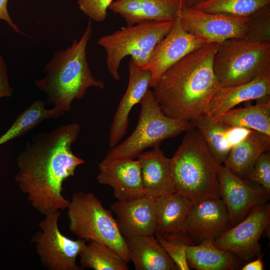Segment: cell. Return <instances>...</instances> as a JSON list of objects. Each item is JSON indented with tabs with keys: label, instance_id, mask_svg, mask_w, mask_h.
<instances>
[{
	"label": "cell",
	"instance_id": "obj_1",
	"mask_svg": "<svg viewBox=\"0 0 270 270\" xmlns=\"http://www.w3.org/2000/svg\"><path fill=\"white\" fill-rule=\"evenodd\" d=\"M80 130L78 124L72 123L38 134L18 157L16 181L32 206L43 214L68 206L70 201L62 194L63 183L84 162L72 150Z\"/></svg>",
	"mask_w": 270,
	"mask_h": 270
},
{
	"label": "cell",
	"instance_id": "obj_2",
	"mask_svg": "<svg viewBox=\"0 0 270 270\" xmlns=\"http://www.w3.org/2000/svg\"><path fill=\"white\" fill-rule=\"evenodd\" d=\"M220 44H205L162 75L152 93L165 115L189 122L206 115L212 98L221 87L213 68L214 57Z\"/></svg>",
	"mask_w": 270,
	"mask_h": 270
},
{
	"label": "cell",
	"instance_id": "obj_3",
	"mask_svg": "<svg viewBox=\"0 0 270 270\" xmlns=\"http://www.w3.org/2000/svg\"><path fill=\"white\" fill-rule=\"evenodd\" d=\"M92 31L90 19L80 40H74L66 50L56 52L44 68L45 76L34 80L36 87L46 94L48 104L68 112L72 101L83 98L88 88H104V82L92 76L86 58Z\"/></svg>",
	"mask_w": 270,
	"mask_h": 270
},
{
	"label": "cell",
	"instance_id": "obj_4",
	"mask_svg": "<svg viewBox=\"0 0 270 270\" xmlns=\"http://www.w3.org/2000/svg\"><path fill=\"white\" fill-rule=\"evenodd\" d=\"M220 165L200 134L192 126L170 158L171 174L176 192L192 204L210 198H221Z\"/></svg>",
	"mask_w": 270,
	"mask_h": 270
},
{
	"label": "cell",
	"instance_id": "obj_5",
	"mask_svg": "<svg viewBox=\"0 0 270 270\" xmlns=\"http://www.w3.org/2000/svg\"><path fill=\"white\" fill-rule=\"evenodd\" d=\"M174 20L148 21L126 26L102 36L97 44L106 52V65L110 76L120 80L118 70L126 56L139 67L148 62L156 46L172 28Z\"/></svg>",
	"mask_w": 270,
	"mask_h": 270
},
{
	"label": "cell",
	"instance_id": "obj_6",
	"mask_svg": "<svg viewBox=\"0 0 270 270\" xmlns=\"http://www.w3.org/2000/svg\"><path fill=\"white\" fill-rule=\"evenodd\" d=\"M138 122L132 134L112 148L103 160L138 158L147 148L160 145L168 138L176 136L193 126L190 122L174 120L165 115L148 90L141 102Z\"/></svg>",
	"mask_w": 270,
	"mask_h": 270
},
{
	"label": "cell",
	"instance_id": "obj_7",
	"mask_svg": "<svg viewBox=\"0 0 270 270\" xmlns=\"http://www.w3.org/2000/svg\"><path fill=\"white\" fill-rule=\"evenodd\" d=\"M67 208L71 232L86 241L104 243L126 262L130 261L125 240L112 210L106 209L94 194L82 192L74 194Z\"/></svg>",
	"mask_w": 270,
	"mask_h": 270
},
{
	"label": "cell",
	"instance_id": "obj_8",
	"mask_svg": "<svg viewBox=\"0 0 270 270\" xmlns=\"http://www.w3.org/2000/svg\"><path fill=\"white\" fill-rule=\"evenodd\" d=\"M213 68L221 87L250 82L270 72V44H260L246 38L220 43L213 60Z\"/></svg>",
	"mask_w": 270,
	"mask_h": 270
},
{
	"label": "cell",
	"instance_id": "obj_9",
	"mask_svg": "<svg viewBox=\"0 0 270 270\" xmlns=\"http://www.w3.org/2000/svg\"><path fill=\"white\" fill-rule=\"evenodd\" d=\"M59 211L46 214L38 225L40 230L32 238L42 264L48 270H82L76 258L86 244L84 240L70 239L60 231Z\"/></svg>",
	"mask_w": 270,
	"mask_h": 270
},
{
	"label": "cell",
	"instance_id": "obj_10",
	"mask_svg": "<svg viewBox=\"0 0 270 270\" xmlns=\"http://www.w3.org/2000/svg\"><path fill=\"white\" fill-rule=\"evenodd\" d=\"M270 223V204L253 208L239 223L222 233L214 242L218 248L231 252L244 262L260 256L259 240Z\"/></svg>",
	"mask_w": 270,
	"mask_h": 270
},
{
	"label": "cell",
	"instance_id": "obj_11",
	"mask_svg": "<svg viewBox=\"0 0 270 270\" xmlns=\"http://www.w3.org/2000/svg\"><path fill=\"white\" fill-rule=\"evenodd\" d=\"M178 18L187 32L208 42L246 38L248 18L208 13L186 6H182Z\"/></svg>",
	"mask_w": 270,
	"mask_h": 270
},
{
	"label": "cell",
	"instance_id": "obj_12",
	"mask_svg": "<svg viewBox=\"0 0 270 270\" xmlns=\"http://www.w3.org/2000/svg\"><path fill=\"white\" fill-rule=\"evenodd\" d=\"M208 42L206 40L187 32L177 17L170 32L156 46L148 62L142 68L151 72L150 88L156 85L170 66Z\"/></svg>",
	"mask_w": 270,
	"mask_h": 270
},
{
	"label": "cell",
	"instance_id": "obj_13",
	"mask_svg": "<svg viewBox=\"0 0 270 270\" xmlns=\"http://www.w3.org/2000/svg\"><path fill=\"white\" fill-rule=\"evenodd\" d=\"M221 198L224 202L232 226L242 221L254 207L266 204L270 198L262 187L252 186L221 165L219 170Z\"/></svg>",
	"mask_w": 270,
	"mask_h": 270
},
{
	"label": "cell",
	"instance_id": "obj_14",
	"mask_svg": "<svg viewBox=\"0 0 270 270\" xmlns=\"http://www.w3.org/2000/svg\"><path fill=\"white\" fill-rule=\"evenodd\" d=\"M232 227L222 198H210L192 204L186 222V230L192 244L206 240L214 241Z\"/></svg>",
	"mask_w": 270,
	"mask_h": 270
},
{
	"label": "cell",
	"instance_id": "obj_15",
	"mask_svg": "<svg viewBox=\"0 0 270 270\" xmlns=\"http://www.w3.org/2000/svg\"><path fill=\"white\" fill-rule=\"evenodd\" d=\"M119 232L124 239L154 234L156 228L155 200L146 195L112 204Z\"/></svg>",
	"mask_w": 270,
	"mask_h": 270
},
{
	"label": "cell",
	"instance_id": "obj_16",
	"mask_svg": "<svg viewBox=\"0 0 270 270\" xmlns=\"http://www.w3.org/2000/svg\"><path fill=\"white\" fill-rule=\"evenodd\" d=\"M99 183L111 186L118 200L132 199L146 195L140 160L124 159L106 161L98 165Z\"/></svg>",
	"mask_w": 270,
	"mask_h": 270
},
{
	"label": "cell",
	"instance_id": "obj_17",
	"mask_svg": "<svg viewBox=\"0 0 270 270\" xmlns=\"http://www.w3.org/2000/svg\"><path fill=\"white\" fill-rule=\"evenodd\" d=\"M128 82L113 118L109 134V146L118 144L126 132L128 116L132 108L140 103L150 88L152 74L150 70L136 65L130 60L128 64Z\"/></svg>",
	"mask_w": 270,
	"mask_h": 270
},
{
	"label": "cell",
	"instance_id": "obj_18",
	"mask_svg": "<svg viewBox=\"0 0 270 270\" xmlns=\"http://www.w3.org/2000/svg\"><path fill=\"white\" fill-rule=\"evenodd\" d=\"M155 200L156 228L154 233L164 238H176L192 245L186 230V222L192 204L174 192Z\"/></svg>",
	"mask_w": 270,
	"mask_h": 270
},
{
	"label": "cell",
	"instance_id": "obj_19",
	"mask_svg": "<svg viewBox=\"0 0 270 270\" xmlns=\"http://www.w3.org/2000/svg\"><path fill=\"white\" fill-rule=\"evenodd\" d=\"M182 6V0H116L108 9L132 26L144 22L174 20Z\"/></svg>",
	"mask_w": 270,
	"mask_h": 270
},
{
	"label": "cell",
	"instance_id": "obj_20",
	"mask_svg": "<svg viewBox=\"0 0 270 270\" xmlns=\"http://www.w3.org/2000/svg\"><path fill=\"white\" fill-rule=\"evenodd\" d=\"M270 96V72L250 82L220 87L212 98L206 115L213 117L246 101L258 100Z\"/></svg>",
	"mask_w": 270,
	"mask_h": 270
},
{
	"label": "cell",
	"instance_id": "obj_21",
	"mask_svg": "<svg viewBox=\"0 0 270 270\" xmlns=\"http://www.w3.org/2000/svg\"><path fill=\"white\" fill-rule=\"evenodd\" d=\"M140 162L146 195L154 199L176 192L170 170V158L166 156L160 145L142 152Z\"/></svg>",
	"mask_w": 270,
	"mask_h": 270
},
{
	"label": "cell",
	"instance_id": "obj_22",
	"mask_svg": "<svg viewBox=\"0 0 270 270\" xmlns=\"http://www.w3.org/2000/svg\"><path fill=\"white\" fill-rule=\"evenodd\" d=\"M270 136L249 130L233 146L223 163L224 166L234 175L245 178L260 156L270 150Z\"/></svg>",
	"mask_w": 270,
	"mask_h": 270
},
{
	"label": "cell",
	"instance_id": "obj_23",
	"mask_svg": "<svg viewBox=\"0 0 270 270\" xmlns=\"http://www.w3.org/2000/svg\"><path fill=\"white\" fill-rule=\"evenodd\" d=\"M203 138L210 150L220 165H222L233 146L248 132L232 127L205 115L190 122Z\"/></svg>",
	"mask_w": 270,
	"mask_h": 270
},
{
	"label": "cell",
	"instance_id": "obj_24",
	"mask_svg": "<svg viewBox=\"0 0 270 270\" xmlns=\"http://www.w3.org/2000/svg\"><path fill=\"white\" fill-rule=\"evenodd\" d=\"M130 260L136 270H174V262L154 234L124 239Z\"/></svg>",
	"mask_w": 270,
	"mask_h": 270
},
{
	"label": "cell",
	"instance_id": "obj_25",
	"mask_svg": "<svg viewBox=\"0 0 270 270\" xmlns=\"http://www.w3.org/2000/svg\"><path fill=\"white\" fill-rule=\"evenodd\" d=\"M185 248L189 267L198 270H234L244 265L234 254L218 248L210 240L186 245Z\"/></svg>",
	"mask_w": 270,
	"mask_h": 270
},
{
	"label": "cell",
	"instance_id": "obj_26",
	"mask_svg": "<svg viewBox=\"0 0 270 270\" xmlns=\"http://www.w3.org/2000/svg\"><path fill=\"white\" fill-rule=\"evenodd\" d=\"M256 100L255 105L233 108L212 118L233 128L252 130L270 136V96Z\"/></svg>",
	"mask_w": 270,
	"mask_h": 270
},
{
	"label": "cell",
	"instance_id": "obj_27",
	"mask_svg": "<svg viewBox=\"0 0 270 270\" xmlns=\"http://www.w3.org/2000/svg\"><path fill=\"white\" fill-rule=\"evenodd\" d=\"M46 102L37 99L22 112L10 127L0 137V146L34 128L40 122L48 119H56L62 116L65 112L52 108H45Z\"/></svg>",
	"mask_w": 270,
	"mask_h": 270
},
{
	"label": "cell",
	"instance_id": "obj_28",
	"mask_svg": "<svg viewBox=\"0 0 270 270\" xmlns=\"http://www.w3.org/2000/svg\"><path fill=\"white\" fill-rule=\"evenodd\" d=\"M85 244L79 255L81 266L96 270H128L126 262L108 245L91 240Z\"/></svg>",
	"mask_w": 270,
	"mask_h": 270
},
{
	"label": "cell",
	"instance_id": "obj_29",
	"mask_svg": "<svg viewBox=\"0 0 270 270\" xmlns=\"http://www.w3.org/2000/svg\"><path fill=\"white\" fill-rule=\"evenodd\" d=\"M270 4V0H206L192 8L206 12L246 18Z\"/></svg>",
	"mask_w": 270,
	"mask_h": 270
},
{
	"label": "cell",
	"instance_id": "obj_30",
	"mask_svg": "<svg viewBox=\"0 0 270 270\" xmlns=\"http://www.w3.org/2000/svg\"><path fill=\"white\" fill-rule=\"evenodd\" d=\"M246 38L260 44H270V4L248 17Z\"/></svg>",
	"mask_w": 270,
	"mask_h": 270
},
{
	"label": "cell",
	"instance_id": "obj_31",
	"mask_svg": "<svg viewBox=\"0 0 270 270\" xmlns=\"http://www.w3.org/2000/svg\"><path fill=\"white\" fill-rule=\"evenodd\" d=\"M158 243L175 264L176 270H189L186 253V243L176 238H164L154 234Z\"/></svg>",
	"mask_w": 270,
	"mask_h": 270
},
{
	"label": "cell",
	"instance_id": "obj_32",
	"mask_svg": "<svg viewBox=\"0 0 270 270\" xmlns=\"http://www.w3.org/2000/svg\"><path fill=\"white\" fill-rule=\"evenodd\" d=\"M244 179L258 184L270 194V150L260 156L251 172Z\"/></svg>",
	"mask_w": 270,
	"mask_h": 270
},
{
	"label": "cell",
	"instance_id": "obj_33",
	"mask_svg": "<svg viewBox=\"0 0 270 270\" xmlns=\"http://www.w3.org/2000/svg\"><path fill=\"white\" fill-rule=\"evenodd\" d=\"M114 0H78L80 9L90 19L97 22H104L108 15L107 10Z\"/></svg>",
	"mask_w": 270,
	"mask_h": 270
},
{
	"label": "cell",
	"instance_id": "obj_34",
	"mask_svg": "<svg viewBox=\"0 0 270 270\" xmlns=\"http://www.w3.org/2000/svg\"><path fill=\"white\" fill-rule=\"evenodd\" d=\"M8 79L6 62L0 56V98L10 97L13 94V88L10 85Z\"/></svg>",
	"mask_w": 270,
	"mask_h": 270
},
{
	"label": "cell",
	"instance_id": "obj_35",
	"mask_svg": "<svg viewBox=\"0 0 270 270\" xmlns=\"http://www.w3.org/2000/svg\"><path fill=\"white\" fill-rule=\"evenodd\" d=\"M8 0H0V20L6 21L16 32L24 34L20 30L18 26L14 22L10 17L7 9V3Z\"/></svg>",
	"mask_w": 270,
	"mask_h": 270
},
{
	"label": "cell",
	"instance_id": "obj_36",
	"mask_svg": "<svg viewBox=\"0 0 270 270\" xmlns=\"http://www.w3.org/2000/svg\"><path fill=\"white\" fill-rule=\"evenodd\" d=\"M264 263L262 260V256L254 260L250 261L244 265L241 268L242 270H263Z\"/></svg>",
	"mask_w": 270,
	"mask_h": 270
},
{
	"label": "cell",
	"instance_id": "obj_37",
	"mask_svg": "<svg viewBox=\"0 0 270 270\" xmlns=\"http://www.w3.org/2000/svg\"><path fill=\"white\" fill-rule=\"evenodd\" d=\"M206 0H182V6L192 8L196 5Z\"/></svg>",
	"mask_w": 270,
	"mask_h": 270
}]
</instances>
